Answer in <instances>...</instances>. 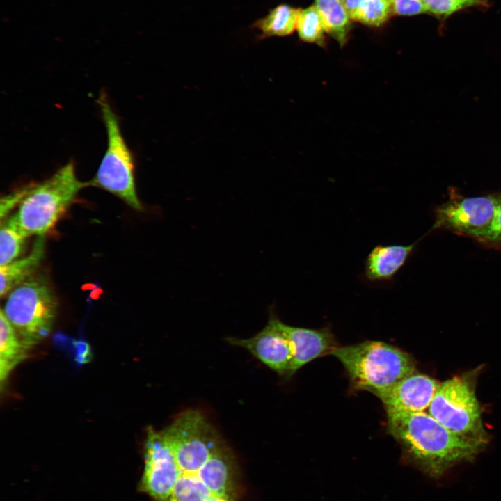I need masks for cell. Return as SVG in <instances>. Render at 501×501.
<instances>
[{"mask_svg":"<svg viewBox=\"0 0 501 501\" xmlns=\"http://www.w3.org/2000/svg\"><path fill=\"white\" fill-rule=\"evenodd\" d=\"M427 13L445 21L453 14L468 8L486 9L490 6L489 0H422Z\"/></svg>","mask_w":501,"mask_h":501,"instance_id":"obj_21","label":"cell"},{"mask_svg":"<svg viewBox=\"0 0 501 501\" xmlns=\"http://www.w3.org/2000/svg\"><path fill=\"white\" fill-rule=\"evenodd\" d=\"M198 478L214 495L235 501L239 491L235 456L223 442L200 468Z\"/></svg>","mask_w":501,"mask_h":501,"instance_id":"obj_13","label":"cell"},{"mask_svg":"<svg viewBox=\"0 0 501 501\" xmlns=\"http://www.w3.org/2000/svg\"><path fill=\"white\" fill-rule=\"evenodd\" d=\"M87 186L88 182L78 179L72 161L45 180L28 184L26 194L15 213L21 228L29 237L45 236Z\"/></svg>","mask_w":501,"mask_h":501,"instance_id":"obj_3","label":"cell"},{"mask_svg":"<svg viewBox=\"0 0 501 501\" xmlns=\"http://www.w3.org/2000/svg\"><path fill=\"white\" fill-rule=\"evenodd\" d=\"M393 15L392 0H364L352 20L378 27Z\"/></svg>","mask_w":501,"mask_h":501,"instance_id":"obj_22","label":"cell"},{"mask_svg":"<svg viewBox=\"0 0 501 501\" xmlns=\"http://www.w3.org/2000/svg\"><path fill=\"white\" fill-rule=\"evenodd\" d=\"M315 6L322 19L326 33L340 46L346 44L351 24V18L341 0H315Z\"/></svg>","mask_w":501,"mask_h":501,"instance_id":"obj_17","label":"cell"},{"mask_svg":"<svg viewBox=\"0 0 501 501\" xmlns=\"http://www.w3.org/2000/svg\"><path fill=\"white\" fill-rule=\"evenodd\" d=\"M278 328L289 340L293 358L287 379L315 359L331 353L337 346L333 334L327 328L314 329L285 324L278 317Z\"/></svg>","mask_w":501,"mask_h":501,"instance_id":"obj_12","label":"cell"},{"mask_svg":"<svg viewBox=\"0 0 501 501\" xmlns=\"http://www.w3.org/2000/svg\"><path fill=\"white\" fill-rule=\"evenodd\" d=\"M26 192L27 184L1 198L0 203V217L1 220L6 218L10 212L17 205L20 204Z\"/></svg>","mask_w":501,"mask_h":501,"instance_id":"obj_25","label":"cell"},{"mask_svg":"<svg viewBox=\"0 0 501 501\" xmlns=\"http://www.w3.org/2000/svg\"><path fill=\"white\" fill-rule=\"evenodd\" d=\"M57 309L58 301L47 278L34 275L8 294L2 310L30 349L48 337Z\"/></svg>","mask_w":501,"mask_h":501,"instance_id":"obj_4","label":"cell"},{"mask_svg":"<svg viewBox=\"0 0 501 501\" xmlns=\"http://www.w3.org/2000/svg\"><path fill=\"white\" fill-rule=\"evenodd\" d=\"M394 15L413 16L427 13L422 0H392Z\"/></svg>","mask_w":501,"mask_h":501,"instance_id":"obj_24","label":"cell"},{"mask_svg":"<svg viewBox=\"0 0 501 501\" xmlns=\"http://www.w3.org/2000/svg\"><path fill=\"white\" fill-rule=\"evenodd\" d=\"M29 348L19 339L15 328L4 315L0 314V381L1 387L10 372L28 356Z\"/></svg>","mask_w":501,"mask_h":501,"instance_id":"obj_16","label":"cell"},{"mask_svg":"<svg viewBox=\"0 0 501 501\" xmlns=\"http://www.w3.org/2000/svg\"><path fill=\"white\" fill-rule=\"evenodd\" d=\"M475 239L484 244L501 245V195H500L498 209L493 222Z\"/></svg>","mask_w":501,"mask_h":501,"instance_id":"obj_23","label":"cell"},{"mask_svg":"<svg viewBox=\"0 0 501 501\" xmlns=\"http://www.w3.org/2000/svg\"><path fill=\"white\" fill-rule=\"evenodd\" d=\"M386 413L387 431L405 458L434 479L459 463L472 461L485 445L450 431L425 411Z\"/></svg>","mask_w":501,"mask_h":501,"instance_id":"obj_1","label":"cell"},{"mask_svg":"<svg viewBox=\"0 0 501 501\" xmlns=\"http://www.w3.org/2000/svg\"><path fill=\"white\" fill-rule=\"evenodd\" d=\"M330 355L341 363L355 389L375 396L415 372V362L408 353L381 341L337 346Z\"/></svg>","mask_w":501,"mask_h":501,"instance_id":"obj_2","label":"cell"},{"mask_svg":"<svg viewBox=\"0 0 501 501\" xmlns=\"http://www.w3.org/2000/svg\"><path fill=\"white\" fill-rule=\"evenodd\" d=\"M296 30L299 38L304 42L315 43L321 47L325 45L326 31L321 16L315 5L301 10Z\"/></svg>","mask_w":501,"mask_h":501,"instance_id":"obj_20","label":"cell"},{"mask_svg":"<svg viewBox=\"0 0 501 501\" xmlns=\"http://www.w3.org/2000/svg\"><path fill=\"white\" fill-rule=\"evenodd\" d=\"M350 18L353 19L364 0H341Z\"/></svg>","mask_w":501,"mask_h":501,"instance_id":"obj_26","label":"cell"},{"mask_svg":"<svg viewBox=\"0 0 501 501\" xmlns=\"http://www.w3.org/2000/svg\"><path fill=\"white\" fill-rule=\"evenodd\" d=\"M29 237L21 228L15 214L1 220L0 231V266L19 258Z\"/></svg>","mask_w":501,"mask_h":501,"instance_id":"obj_18","label":"cell"},{"mask_svg":"<svg viewBox=\"0 0 501 501\" xmlns=\"http://www.w3.org/2000/svg\"><path fill=\"white\" fill-rule=\"evenodd\" d=\"M143 452L144 467L138 489L154 501H170L180 472L164 429L147 428Z\"/></svg>","mask_w":501,"mask_h":501,"instance_id":"obj_8","label":"cell"},{"mask_svg":"<svg viewBox=\"0 0 501 501\" xmlns=\"http://www.w3.org/2000/svg\"><path fill=\"white\" fill-rule=\"evenodd\" d=\"M499 198L488 195L450 200L436 210L434 228L475 238L493 222Z\"/></svg>","mask_w":501,"mask_h":501,"instance_id":"obj_9","label":"cell"},{"mask_svg":"<svg viewBox=\"0 0 501 501\" xmlns=\"http://www.w3.org/2000/svg\"><path fill=\"white\" fill-rule=\"evenodd\" d=\"M427 411L450 431L486 444L487 434L475 383L469 374L455 376L440 383Z\"/></svg>","mask_w":501,"mask_h":501,"instance_id":"obj_6","label":"cell"},{"mask_svg":"<svg viewBox=\"0 0 501 501\" xmlns=\"http://www.w3.org/2000/svg\"><path fill=\"white\" fill-rule=\"evenodd\" d=\"M276 318L271 312L267 325L250 338L230 337L226 340L232 345L246 349L269 369L287 378L293 351L289 340L278 328Z\"/></svg>","mask_w":501,"mask_h":501,"instance_id":"obj_10","label":"cell"},{"mask_svg":"<svg viewBox=\"0 0 501 501\" xmlns=\"http://www.w3.org/2000/svg\"><path fill=\"white\" fill-rule=\"evenodd\" d=\"M300 12L290 6L279 5L258 23V27L267 36L290 35L296 29Z\"/></svg>","mask_w":501,"mask_h":501,"instance_id":"obj_19","label":"cell"},{"mask_svg":"<svg viewBox=\"0 0 501 501\" xmlns=\"http://www.w3.org/2000/svg\"><path fill=\"white\" fill-rule=\"evenodd\" d=\"M164 430L172 446L180 476L197 477L200 468L224 442L207 418L196 410L182 412Z\"/></svg>","mask_w":501,"mask_h":501,"instance_id":"obj_7","label":"cell"},{"mask_svg":"<svg viewBox=\"0 0 501 501\" xmlns=\"http://www.w3.org/2000/svg\"><path fill=\"white\" fill-rule=\"evenodd\" d=\"M207 501H228V500L222 497L213 495Z\"/></svg>","mask_w":501,"mask_h":501,"instance_id":"obj_27","label":"cell"},{"mask_svg":"<svg viewBox=\"0 0 501 501\" xmlns=\"http://www.w3.org/2000/svg\"><path fill=\"white\" fill-rule=\"evenodd\" d=\"M439 383L426 374L415 372L376 397L386 413L422 412L428 409Z\"/></svg>","mask_w":501,"mask_h":501,"instance_id":"obj_11","label":"cell"},{"mask_svg":"<svg viewBox=\"0 0 501 501\" xmlns=\"http://www.w3.org/2000/svg\"><path fill=\"white\" fill-rule=\"evenodd\" d=\"M415 243L409 245H377L365 261L364 275L371 282L392 280L404 265Z\"/></svg>","mask_w":501,"mask_h":501,"instance_id":"obj_14","label":"cell"},{"mask_svg":"<svg viewBox=\"0 0 501 501\" xmlns=\"http://www.w3.org/2000/svg\"><path fill=\"white\" fill-rule=\"evenodd\" d=\"M45 236H38L27 255L0 266V295L8 294L33 276L44 259Z\"/></svg>","mask_w":501,"mask_h":501,"instance_id":"obj_15","label":"cell"},{"mask_svg":"<svg viewBox=\"0 0 501 501\" xmlns=\"http://www.w3.org/2000/svg\"><path fill=\"white\" fill-rule=\"evenodd\" d=\"M97 103L105 125L107 145L95 175L88 182V186L104 189L141 211L143 206L136 190L133 155L122 134L119 119L105 93H101Z\"/></svg>","mask_w":501,"mask_h":501,"instance_id":"obj_5","label":"cell"}]
</instances>
